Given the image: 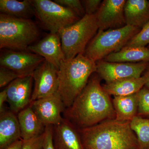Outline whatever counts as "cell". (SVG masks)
Masks as SVG:
<instances>
[{"mask_svg": "<svg viewBox=\"0 0 149 149\" xmlns=\"http://www.w3.org/2000/svg\"><path fill=\"white\" fill-rule=\"evenodd\" d=\"M63 116L79 129L116 118L110 95L104 90L100 80L97 76L90 78L72 104L65 110Z\"/></svg>", "mask_w": 149, "mask_h": 149, "instance_id": "cell-1", "label": "cell"}, {"mask_svg": "<svg viewBox=\"0 0 149 149\" xmlns=\"http://www.w3.org/2000/svg\"><path fill=\"white\" fill-rule=\"evenodd\" d=\"M130 122L111 119L91 127L78 128L83 146L85 149H139Z\"/></svg>", "mask_w": 149, "mask_h": 149, "instance_id": "cell-2", "label": "cell"}, {"mask_svg": "<svg viewBox=\"0 0 149 149\" xmlns=\"http://www.w3.org/2000/svg\"><path fill=\"white\" fill-rule=\"evenodd\" d=\"M96 70V62L84 54L62 62L58 71V93L65 108L72 104Z\"/></svg>", "mask_w": 149, "mask_h": 149, "instance_id": "cell-3", "label": "cell"}, {"mask_svg": "<svg viewBox=\"0 0 149 149\" xmlns=\"http://www.w3.org/2000/svg\"><path fill=\"white\" fill-rule=\"evenodd\" d=\"M39 28L30 19L0 14V48L27 50L37 40Z\"/></svg>", "mask_w": 149, "mask_h": 149, "instance_id": "cell-4", "label": "cell"}, {"mask_svg": "<svg viewBox=\"0 0 149 149\" xmlns=\"http://www.w3.org/2000/svg\"><path fill=\"white\" fill-rule=\"evenodd\" d=\"M140 31V28L128 25L106 31L98 30L84 54L95 62L100 61L122 49Z\"/></svg>", "mask_w": 149, "mask_h": 149, "instance_id": "cell-5", "label": "cell"}, {"mask_svg": "<svg viewBox=\"0 0 149 149\" xmlns=\"http://www.w3.org/2000/svg\"><path fill=\"white\" fill-rule=\"evenodd\" d=\"M98 30L95 14H85L74 24L61 30L59 33L65 59L84 54L88 43Z\"/></svg>", "mask_w": 149, "mask_h": 149, "instance_id": "cell-6", "label": "cell"}, {"mask_svg": "<svg viewBox=\"0 0 149 149\" xmlns=\"http://www.w3.org/2000/svg\"><path fill=\"white\" fill-rule=\"evenodd\" d=\"M35 15L50 33H56L80 19L73 11L50 0H33Z\"/></svg>", "mask_w": 149, "mask_h": 149, "instance_id": "cell-7", "label": "cell"}, {"mask_svg": "<svg viewBox=\"0 0 149 149\" xmlns=\"http://www.w3.org/2000/svg\"><path fill=\"white\" fill-rule=\"evenodd\" d=\"M45 60L31 52L8 50L1 53L0 65L12 70L20 77L32 76L35 70Z\"/></svg>", "mask_w": 149, "mask_h": 149, "instance_id": "cell-8", "label": "cell"}, {"mask_svg": "<svg viewBox=\"0 0 149 149\" xmlns=\"http://www.w3.org/2000/svg\"><path fill=\"white\" fill-rule=\"evenodd\" d=\"M58 71L56 66L45 60L37 67L32 75L34 87L31 102L58 92Z\"/></svg>", "mask_w": 149, "mask_h": 149, "instance_id": "cell-9", "label": "cell"}, {"mask_svg": "<svg viewBox=\"0 0 149 149\" xmlns=\"http://www.w3.org/2000/svg\"><path fill=\"white\" fill-rule=\"evenodd\" d=\"M96 65V72L106 84L128 78H139L147 67L144 63H112L104 60L98 61Z\"/></svg>", "mask_w": 149, "mask_h": 149, "instance_id": "cell-10", "label": "cell"}, {"mask_svg": "<svg viewBox=\"0 0 149 149\" xmlns=\"http://www.w3.org/2000/svg\"><path fill=\"white\" fill-rule=\"evenodd\" d=\"M29 106L45 126L60 123L63 118L61 113L66 109L58 92L31 102Z\"/></svg>", "mask_w": 149, "mask_h": 149, "instance_id": "cell-11", "label": "cell"}, {"mask_svg": "<svg viewBox=\"0 0 149 149\" xmlns=\"http://www.w3.org/2000/svg\"><path fill=\"white\" fill-rule=\"evenodd\" d=\"M125 0H104L95 14L99 30L106 31L126 25Z\"/></svg>", "mask_w": 149, "mask_h": 149, "instance_id": "cell-12", "label": "cell"}, {"mask_svg": "<svg viewBox=\"0 0 149 149\" xmlns=\"http://www.w3.org/2000/svg\"><path fill=\"white\" fill-rule=\"evenodd\" d=\"M33 81L32 76L19 77L6 87L7 102L10 110L15 114L31 103Z\"/></svg>", "mask_w": 149, "mask_h": 149, "instance_id": "cell-13", "label": "cell"}, {"mask_svg": "<svg viewBox=\"0 0 149 149\" xmlns=\"http://www.w3.org/2000/svg\"><path fill=\"white\" fill-rule=\"evenodd\" d=\"M27 50L42 57L58 69L62 62L65 59L59 33H50L39 42L29 46Z\"/></svg>", "mask_w": 149, "mask_h": 149, "instance_id": "cell-14", "label": "cell"}, {"mask_svg": "<svg viewBox=\"0 0 149 149\" xmlns=\"http://www.w3.org/2000/svg\"><path fill=\"white\" fill-rule=\"evenodd\" d=\"M54 142L56 149H85L79 129L64 118L54 126Z\"/></svg>", "mask_w": 149, "mask_h": 149, "instance_id": "cell-15", "label": "cell"}, {"mask_svg": "<svg viewBox=\"0 0 149 149\" xmlns=\"http://www.w3.org/2000/svg\"><path fill=\"white\" fill-rule=\"evenodd\" d=\"M0 149H4L21 139L17 116L11 111L0 113Z\"/></svg>", "mask_w": 149, "mask_h": 149, "instance_id": "cell-16", "label": "cell"}, {"mask_svg": "<svg viewBox=\"0 0 149 149\" xmlns=\"http://www.w3.org/2000/svg\"><path fill=\"white\" fill-rule=\"evenodd\" d=\"M17 114L22 141H26L37 137L45 132V125L30 106L22 109Z\"/></svg>", "mask_w": 149, "mask_h": 149, "instance_id": "cell-17", "label": "cell"}, {"mask_svg": "<svg viewBox=\"0 0 149 149\" xmlns=\"http://www.w3.org/2000/svg\"><path fill=\"white\" fill-rule=\"evenodd\" d=\"M124 12L126 25L140 29L149 22V1L146 0H127Z\"/></svg>", "mask_w": 149, "mask_h": 149, "instance_id": "cell-18", "label": "cell"}, {"mask_svg": "<svg viewBox=\"0 0 149 149\" xmlns=\"http://www.w3.org/2000/svg\"><path fill=\"white\" fill-rule=\"evenodd\" d=\"M146 82L145 75L139 78H128L103 85V88L109 95L123 97L136 94Z\"/></svg>", "mask_w": 149, "mask_h": 149, "instance_id": "cell-19", "label": "cell"}, {"mask_svg": "<svg viewBox=\"0 0 149 149\" xmlns=\"http://www.w3.org/2000/svg\"><path fill=\"white\" fill-rule=\"evenodd\" d=\"M112 101L116 120L130 122L137 116L138 101L137 93L123 97L114 96Z\"/></svg>", "mask_w": 149, "mask_h": 149, "instance_id": "cell-20", "label": "cell"}, {"mask_svg": "<svg viewBox=\"0 0 149 149\" xmlns=\"http://www.w3.org/2000/svg\"><path fill=\"white\" fill-rule=\"evenodd\" d=\"M105 61L112 63L136 62L149 61V49L142 47H126L104 58Z\"/></svg>", "mask_w": 149, "mask_h": 149, "instance_id": "cell-21", "label": "cell"}, {"mask_svg": "<svg viewBox=\"0 0 149 149\" xmlns=\"http://www.w3.org/2000/svg\"><path fill=\"white\" fill-rule=\"evenodd\" d=\"M1 13L18 18L29 19L35 15L32 1L24 0H1Z\"/></svg>", "mask_w": 149, "mask_h": 149, "instance_id": "cell-22", "label": "cell"}, {"mask_svg": "<svg viewBox=\"0 0 149 149\" xmlns=\"http://www.w3.org/2000/svg\"><path fill=\"white\" fill-rule=\"evenodd\" d=\"M130 125L137 137L139 149H149V118L136 116Z\"/></svg>", "mask_w": 149, "mask_h": 149, "instance_id": "cell-23", "label": "cell"}, {"mask_svg": "<svg viewBox=\"0 0 149 149\" xmlns=\"http://www.w3.org/2000/svg\"><path fill=\"white\" fill-rule=\"evenodd\" d=\"M138 101L137 116L149 118V89L143 88L137 93Z\"/></svg>", "mask_w": 149, "mask_h": 149, "instance_id": "cell-24", "label": "cell"}, {"mask_svg": "<svg viewBox=\"0 0 149 149\" xmlns=\"http://www.w3.org/2000/svg\"><path fill=\"white\" fill-rule=\"evenodd\" d=\"M149 44V22L128 42L126 47H142Z\"/></svg>", "mask_w": 149, "mask_h": 149, "instance_id": "cell-25", "label": "cell"}, {"mask_svg": "<svg viewBox=\"0 0 149 149\" xmlns=\"http://www.w3.org/2000/svg\"><path fill=\"white\" fill-rule=\"evenodd\" d=\"M54 1L73 11L80 17H83L86 14L85 9L79 0H54Z\"/></svg>", "mask_w": 149, "mask_h": 149, "instance_id": "cell-26", "label": "cell"}, {"mask_svg": "<svg viewBox=\"0 0 149 149\" xmlns=\"http://www.w3.org/2000/svg\"><path fill=\"white\" fill-rule=\"evenodd\" d=\"M22 77L12 70L6 68L0 67V88L7 86L18 77Z\"/></svg>", "mask_w": 149, "mask_h": 149, "instance_id": "cell-27", "label": "cell"}, {"mask_svg": "<svg viewBox=\"0 0 149 149\" xmlns=\"http://www.w3.org/2000/svg\"><path fill=\"white\" fill-rule=\"evenodd\" d=\"M45 134L26 141H23L20 149H43Z\"/></svg>", "mask_w": 149, "mask_h": 149, "instance_id": "cell-28", "label": "cell"}, {"mask_svg": "<svg viewBox=\"0 0 149 149\" xmlns=\"http://www.w3.org/2000/svg\"><path fill=\"white\" fill-rule=\"evenodd\" d=\"M43 149H56L54 142V126L49 125L46 126L45 132Z\"/></svg>", "mask_w": 149, "mask_h": 149, "instance_id": "cell-29", "label": "cell"}, {"mask_svg": "<svg viewBox=\"0 0 149 149\" xmlns=\"http://www.w3.org/2000/svg\"><path fill=\"white\" fill-rule=\"evenodd\" d=\"M83 1L85 6V13L89 15L95 14L102 2L101 0H85Z\"/></svg>", "mask_w": 149, "mask_h": 149, "instance_id": "cell-30", "label": "cell"}, {"mask_svg": "<svg viewBox=\"0 0 149 149\" xmlns=\"http://www.w3.org/2000/svg\"><path fill=\"white\" fill-rule=\"evenodd\" d=\"M7 93L6 88L1 91L0 93V113L5 110L4 108V103L7 102Z\"/></svg>", "mask_w": 149, "mask_h": 149, "instance_id": "cell-31", "label": "cell"}, {"mask_svg": "<svg viewBox=\"0 0 149 149\" xmlns=\"http://www.w3.org/2000/svg\"><path fill=\"white\" fill-rule=\"evenodd\" d=\"M23 143V141L20 139V140L15 141L13 143L11 144L8 147L4 149H20L21 148Z\"/></svg>", "mask_w": 149, "mask_h": 149, "instance_id": "cell-32", "label": "cell"}, {"mask_svg": "<svg viewBox=\"0 0 149 149\" xmlns=\"http://www.w3.org/2000/svg\"><path fill=\"white\" fill-rule=\"evenodd\" d=\"M145 75L146 78V82L145 84V86H146V88L149 89V72L145 74Z\"/></svg>", "mask_w": 149, "mask_h": 149, "instance_id": "cell-33", "label": "cell"}, {"mask_svg": "<svg viewBox=\"0 0 149 149\" xmlns=\"http://www.w3.org/2000/svg\"></svg>", "mask_w": 149, "mask_h": 149, "instance_id": "cell-34", "label": "cell"}, {"mask_svg": "<svg viewBox=\"0 0 149 149\" xmlns=\"http://www.w3.org/2000/svg\"></svg>", "mask_w": 149, "mask_h": 149, "instance_id": "cell-35", "label": "cell"}]
</instances>
